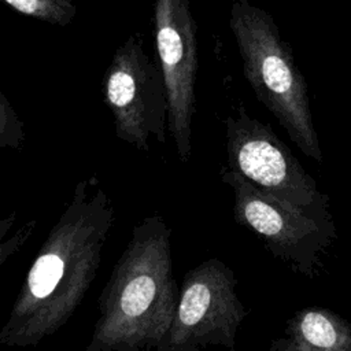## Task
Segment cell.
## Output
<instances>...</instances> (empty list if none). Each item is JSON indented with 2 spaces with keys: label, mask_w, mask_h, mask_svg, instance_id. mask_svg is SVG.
Segmentation results:
<instances>
[{
  "label": "cell",
  "mask_w": 351,
  "mask_h": 351,
  "mask_svg": "<svg viewBox=\"0 0 351 351\" xmlns=\"http://www.w3.org/2000/svg\"><path fill=\"white\" fill-rule=\"evenodd\" d=\"M114 219L96 174L78 181L26 273L0 344L36 347L69 322L97 274Z\"/></svg>",
  "instance_id": "6da1fadb"
},
{
  "label": "cell",
  "mask_w": 351,
  "mask_h": 351,
  "mask_svg": "<svg viewBox=\"0 0 351 351\" xmlns=\"http://www.w3.org/2000/svg\"><path fill=\"white\" fill-rule=\"evenodd\" d=\"M171 229L149 215L132 229L99 300L86 351H156L173 322L180 287L173 276Z\"/></svg>",
  "instance_id": "7a4b0ae2"
},
{
  "label": "cell",
  "mask_w": 351,
  "mask_h": 351,
  "mask_svg": "<svg viewBox=\"0 0 351 351\" xmlns=\"http://www.w3.org/2000/svg\"><path fill=\"white\" fill-rule=\"evenodd\" d=\"M229 27L243 62V74L256 99L276 117L292 143L321 163L322 151L307 84L274 18L251 0H234L229 11Z\"/></svg>",
  "instance_id": "3957f363"
},
{
  "label": "cell",
  "mask_w": 351,
  "mask_h": 351,
  "mask_svg": "<svg viewBox=\"0 0 351 351\" xmlns=\"http://www.w3.org/2000/svg\"><path fill=\"white\" fill-rule=\"evenodd\" d=\"M228 167L265 193L321 225L336 229L329 199L273 129L251 117L243 103L225 121Z\"/></svg>",
  "instance_id": "277c9868"
},
{
  "label": "cell",
  "mask_w": 351,
  "mask_h": 351,
  "mask_svg": "<svg viewBox=\"0 0 351 351\" xmlns=\"http://www.w3.org/2000/svg\"><path fill=\"white\" fill-rule=\"evenodd\" d=\"M236 285L234 271L217 258L188 270L173 322L156 351H197L214 346L233 350L236 333L248 314Z\"/></svg>",
  "instance_id": "5b68a950"
},
{
  "label": "cell",
  "mask_w": 351,
  "mask_h": 351,
  "mask_svg": "<svg viewBox=\"0 0 351 351\" xmlns=\"http://www.w3.org/2000/svg\"><path fill=\"white\" fill-rule=\"evenodd\" d=\"M103 101L114 117L119 140L140 151H149V137L166 143L169 100L160 66L144 51L140 33L119 45L104 73Z\"/></svg>",
  "instance_id": "8992f818"
},
{
  "label": "cell",
  "mask_w": 351,
  "mask_h": 351,
  "mask_svg": "<svg viewBox=\"0 0 351 351\" xmlns=\"http://www.w3.org/2000/svg\"><path fill=\"white\" fill-rule=\"evenodd\" d=\"M219 177L233 191L234 222L254 233L273 256L295 273L315 277L326 248L336 239V229L265 193L229 167H222Z\"/></svg>",
  "instance_id": "52a82bcc"
},
{
  "label": "cell",
  "mask_w": 351,
  "mask_h": 351,
  "mask_svg": "<svg viewBox=\"0 0 351 351\" xmlns=\"http://www.w3.org/2000/svg\"><path fill=\"white\" fill-rule=\"evenodd\" d=\"M154 34L169 100V132L178 159L188 163L199 69L197 25L189 0H155Z\"/></svg>",
  "instance_id": "ba28073f"
},
{
  "label": "cell",
  "mask_w": 351,
  "mask_h": 351,
  "mask_svg": "<svg viewBox=\"0 0 351 351\" xmlns=\"http://www.w3.org/2000/svg\"><path fill=\"white\" fill-rule=\"evenodd\" d=\"M270 351H351V325L324 307H306L291 317L285 337L273 340Z\"/></svg>",
  "instance_id": "9c48e42d"
},
{
  "label": "cell",
  "mask_w": 351,
  "mask_h": 351,
  "mask_svg": "<svg viewBox=\"0 0 351 351\" xmlns=\"http://www.w3.org/2000/svg\"><path fill=\"white\" fill-rule=\"evenodd\" d=\"M15 11L34 19L67 26L77 15V5L73 0H3Z\"/></svg>",
  "instance_id": "30bf717a"
},
{
  "label": "cell",
  "mask_w": 351,
  "mask_h": 351,
  "mask_svg": "<svg viewBox=\"0 0 351 351\" xmlns=\"http://www.w3.org/2000/svg\"><path fill=\"white\" fill-rule=\"evenodd\" d=\"M25 140L23 122L4 93L0 92V147L21 149Z\"/></svg>",
  "instance_id": "8fae6325"
},
{
  "label": "cell",
  "mask_w": 351,
  "mask_h": 351,
  "mask_svg": "<svg viewBox=\"0 0 351 351\" xmlns=\"http://www.w3.org/2000/svg\"><path fill=\"white\" fill-rule=\"evenodd\" d=\"M36 226V219H32L23 225L10 240H1L0 241V265H3L8 256L14 255L19 251V248L29 240V237L33 234Z\"/></svg>",
  "instance_id": "7c38bea8"
},
{
  "label": "cell",
  "mask_w": 351,
  "mask_h": 351,
  "mask_svg": "<svg viewBox=\"0 0 351 351\" xmlns=\"http://www.w3.org/2000/svg\"><path fill=\"white\" fill-rule=\"evenodd\" d=\"M15 217H16V213L15 211H12L8 217H5L4 219H1L0 221V241L1 240H4V237H5V234H7V232L11 229V226L14 225V222H15Z\"/></svg>",
  "instance_id": "4fadbf2b"
}]
</instances>
